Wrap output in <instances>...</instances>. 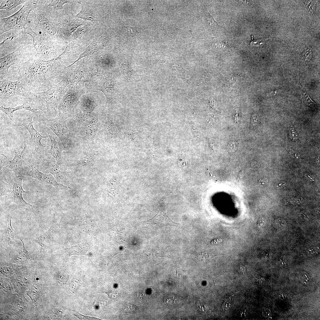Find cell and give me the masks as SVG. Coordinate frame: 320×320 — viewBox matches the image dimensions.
<instances>
[{
    "label": "cell",
    "mask_w": 320,
    "mask_h": 320,
    "mask_svg": "<svg viewBox=\"0 0 320 320\" xmlns=\"http://www.w3.org/2000/svg\"><path fill=\"white\" fill-rule=\"evenodd\" d=\"M68 51L66 48L57 57L48 60H43L35 55L15 68L34 92H43L63 79Z\"/></svg>",
    "instance_id": "obj_1"
},
{
    "label": "cell",
    "mask_w": 320,
    "mask_h": 320,
    "mask_svg": "<svg viewBox=\"0 0 320 320\" xmlns=\"http://www.w3.org/2000/svg\"><path fill=\"white\" fill-rule=\"evenodd\" d=\"M56 11L45 5L44 0H38L37 7L30 13L28 23L35 32L47 33L59 40L63 38L57 21Z\"/></svg>",
    "instance_id": "obj_2"
},
{
    "label": "cell",
    "mask_w": 320,
    "mask_h": 320,
    "mask_svg": "<svg viewBox=\"0 0 320 320\" xmlns=\"http://www.w3.org/2000/svg\"><path fill=\"white\" fill-rule=\"evenodd\" d=\"M28 34L32 38V45L36 52V55L44 60H48L56 57L58 49L55 39L47 33L35 32L28 23L23 31L22 34Z\"/></svg>",
    "instance_id": "obj_3"
},
{
    "label": "cell",
    "mask_w": 320,
    "mask_h": 320,
    "mask_svg": "<svg viewBox=\"0 0 320 320\" xmlns=\"http://www.w3.org/2000/svg\"><path fill=\"white\" fill-rule=\"evenodd\" d=\"M38 0H28L21 8L10 16L0 18V35L10 30L20 31L24 30L28 23L31 12L36 8Z\"/></svg>",
    "instance_id": "obj_4"
},
{
    "label": "cell",
    "mask_w": 320,
    "mask_h": 320,
    "mask_svg": "<svg viewBox=\"0 0 320 320\" xmlns=\"http://www.w3.org/2000/svg\"><path fill=\"white\" fill-rule=\"evenodd\" d=\"M32 45H21L13 51L1 57L0 59V77L1 80L8 78L10 73L8 71L12 65H16L25 63L36 55Z\"/></svg>",
    "instance_id": "obj_5"
},
{
    "label": "cell",
    "mask_w": 320,
    "mask_h": 320,
    "mask_svg": "<svg viewBox=\"0 0 320 320\" xmlns=\"http://www.w3.org/2000/svg\"><path fill=\"white\" fill-rule=\"evenodd\" d=\"M24 147L21 152H17L15 148V155L10 161L8 168L15 172L16 176L29 175L30 171L35 166L33 153L26 135L23 136Z\"/></svg>",
    "instance_id": "obj_6"
},
{
    "label": "cell",
    "mask_w": 320,
    "mask_h": 320,
    "mask_svg": "<svg viewBox=\"0 0 320 320\" xmlns=\"http://www.w3.org/2000/svg\"><path fill=\"white\" fill-rule=\"evenodd\" d=\"M37 93L34 92L20 77L15 81L9 80L8 78L0 80V100H7L14 96L32 98Z\"/></svg>",
    "instance_id": "obj_7"
},
{
    "label": "cell",
    "mask_w": 320,
    "mask_h": 320,
    "mask_svg": "<svg viewBox=\"0 0 320 320\" xmlns=\"http://www.w3.org/2000/svg\"><path fill=\"white\" fill-rule=\"evenodd\" d=\"M100 104L90 100L88 94L81 97L74 108V113L71 122L73 128L79 129L90 116L94 114V110Z\"/></svg>",
    "instance_id": "obj_8"
},
{
    "label": "cell",
    "mask_w": 320,
    "mask_h": 320,
    "mask_svg": "<svg viewBox=\"0 0 320 320\" xmlns=\"http://www.w3.org/2000/svg\"><path fill=\"white\" fill-rule=\"evenodd\" d=\"M66 119L58 115L52 119H48L43 116L41 118L42 123L57 136L65 147H68L71 144L70 131L67 127Z\"/></svg>",
    "instance_id": "obj_9"
},
{
    "label": "cell",
    "mask_w": 320,
    "mask_h": 320,
    "mask_svg": "<svg viewBox=\"0 0 320 320\" xmlns=\"http://www.w3.org/2000/svg\"><path fill=\"white\" fill-rule=\"evenodd\" d=\"M23 177L22 176H16L14 177V182L12 190L7 195L11 202L16 204L18 207L36 214H39L41 212L38 207L29 204L26 202L23 196V194L27 193L22 187Z\"/></svg>",
    "instance_id": "obj_10"
},
{
    "label": "cell",
    "mask_w": 320,
    "mask_h": 320,
    "mask_svg": "<svg viewBox=\"0 0 320 320\" xmlns=\"http://www.w3.org/2000/svg\"><path fill=\"white\" fill-rule=\"evenodd\" d=\"M80 95L77 90L70 88L61 99L57 107V115L66 119L69 117L79 101Z\"/></svg>",
    "instance_id": "obj_11"
},
{
    "label": "cell",
    "mask_w": 320,
    "mask_h": 320,
    "mask_svg": "<svg viewBox=\"0 0 320 320\" xmlns=\"http://www.w3.org/2000/svg\"><path fill=\"white\" fill-rule=\"evenodd\" d=\"M34 113H32L30 116L27 118L24 119L20 117V123L27 129L30 134L31 140L29 141V143L36 146L41 148L44 147L45 146L42 145L41 140L48 136H43L41 135L34 128L33 119L34 116Z\"/></svg>",
    "instance_id": "obj_12"
},
{
    "label": "cell",
    "mask_w": 320,
    "mask_h": 320,
    "mask_svg": "<svg viewBox=\"0 0 320 320\" xmlns=\"http://www.w3.org/2000/svg\"><path fill=\"white\" fill-rule=\"evenodd\" d=\"M165 208V207L164 205H161L158 214L151 219L144 222L143 223L151 225L159 228L167 226L178 227L179 224L174 222L167 216L166 213Z\"/></svg>",
    "instance_id": "obj_13"
},
{
    "label": "cell",
    "mask_w": 320,
    "mask_h": 320,
    "mask_svg": "<svg viewBox=\"0 0 320 320\" xmlns=\"http://www.w3.org/2000/svg\"><path fill=\"white\" fill-rule=\"evenodd\" d=\"M23 102V104L22 105L12 108L13 111L14 112L17 110H26L33 113L38 110H41L44 113L45 111V105L37 94L33 97H24Z\"/></svg>",
    "instance_id": "obj_14"
},
{
    "label": "cell",
    "mask_w": 320,
    "mask_h": 320,
    "mask_svg": "<svg viewBox=\"0 0 320 320\" xmlns=\"http://www.w3.org/2000/svg\"><path fill=\"white\" fill-rule=\"evenodd\" d=\"M29 175L36 179L42 183L52 185L57 189L65 187L64 186L58 183L52 175L41 172L35 166L30 171Z\"/></svg>",
    "instance_id": "obj_15"
},
{
    "label": "cell",
    "mask_w": 320,
    "mask_h": 320,
    "mask_svg": "<svg viewBox=\"0 0 320 320\" xmlns=\"http://www.w3.org/2000/svg\"><path fill=\"white\" fill-rule=\"evenodd\" d=\"M98 120L97 116L94 114L90 116L84 122L85 135L81 137L88 142L92 141L98 130Z\"/></svg>",
    "instance_id": "obj_16"
},
{
    "label": "cell",
    "mask_w": 320,
    "mask_h": 320,
    "mask_svg": "<svg viewBox=\"0 0 320 320\" xmlns=\"http://www.w3.org/2000/svg\"><path fill=\"white\" fill-rule=\"evenodd\" d=\"M12 218H10L8 222L7 227L1 233V244L6 250H8L13 248L15 245L14 241L15 232L11 224Z\"/></svg>",
    "instance_id": "obj_17"
},
{
    "label": "cell",
    "mask_w": 320,
    "mask_h": 320,
    "mask_svg": "<svg viewBox=\"0 0 320 320\" xmlns=\"http://www.w3.org/2000/svg\"><path fill=\"white\" fill-rule=\"evenodd\" d=\"M45 130L48 135L51 141V148L48 152L55 159L58 165L61 166L62 163L61 156V148L59 143L55 139L52 130L46 127Z\"/></svg>",
    "instance_id": "obj_18"
},
{
    "label": "cell",
    "mask_w": 320,
    "mask_h": 320,
    "mask_svg": "<svg viewBox=\"0 0 320 320\" xmlns=\"http://www.w3.org/2000/svg\"><path fill=\"white\" fill-rule=\"evenodd\" d=\"M105 41L106 40L102 37L93 41L87 47L85 51L80 55L76 60L71 65L67 66L66 68H70L83 57L88 56L96 52L104 45Z\"/></svg>",
    "instance_id": "obj_19"
},
{
    "label": "cell",
    "mask_w": 320,
    "mask_h": 320,
    "mask_svg": "<svg viewBox=\"0 0 320 320\" xmlns=\"http://www.w3.org/2000/svg\"><path fill=\"white\" fill-rule=\"evenodd\" d=\"M79 3L81 4V9L80 11L75 16V17L90 21L94 24H97L98 19L92 11L84 4V2L79 1Z\"/></svg>",
    "instance_id": "obj_20"
},
{
    "label": "cell",
    "mask_w": 320,
    "mask_h": 320,
    "mask_svg": "<svg viewBox=\"0 0 320 320\" xmlns=\"http://www.w3.org/2000/svg\"><path fill=\"white\" fill-rule=\"evenodd\" d=\"M97 154V151L88 145L84 151L81 157L79 164L83 166L91 165L94 161Z\"/></svg>",
    "instance_id": "obj_21"
},
{
    "label": "cell",
    "mask_w": 320,
    "mask_h": 320,
    "mask_svg": "<svg viewBox=\"0 0 320 320\" xmlns=\"http://www.w3.org/2000/svg\"><path fill=\"white\" fill-rule=\"evenodd\" d=\"M63 23L64 33L67 36H70L78 27L83 25L81 22L75 20L63 21Z\"/></svg>",
    "instance_id": "obj_22"
},
{
    "label": "cell",
    "mask_w": 320,
    "mask_h": 320,
    "mask_svg": "<svg viewBox=\"0 0 320 320\" xmlns=\"http://www.w3.org/2000/svg\"><path fill=\"white\" fill-rule=\"evenodd\" d=\"M28 0H0V9L8 11L13 10L18 6L24 4Z\"/></svg>",
    "instance_id": "obj_23"
},
{
    "label": "cell",
    "mask_w": 320,
    "mask_h": 320,
    "mask_svg": "<svg viewBox=\"0 0 320 320\" xmlns=\"http://www.w3.org/2000/svg\"><path fill=\"white\" fill-rule=\"evenodd\" d=\"M104 126L107 135L110 139L113 138L115 134V127L112 118L108 115L106 116Z\"/></svg>",
    "instance_id": "obj_24"
},
{
    "label": "cell",
    "mask_w": 320,
    "mask_h": 320,
    "mask_svg": "<svg viewBox=\"0 0 320 320\" xmlns=\"http://www.w3.org/2000/svg\"><path fill=\"white\" fill-rule=\"evenodd\" d=\"M72 1L71 0H44L45 5L50 7H52L54 9L57 11L62 9L63 6L65 4H71Z\"/></svg>",
    "instance_id": "obj_25"
},
{
    "label": "cell",
    "mask_w": 320,
    "mask_h": 320,
    "mask_svg": "<svg viewBox=\"0 0 320 320\" xmlns=\"http://www.w3.org/2000/svg\"><path fill=\"white\" fill-rule=\"evenodd\" d=\"M120 32L122 37L127 39L135 38L140 34L135 29L129 26H123Z\"/></svg>",
    "instance_id": "obj_26"
},
{
    "label": "cell",
    "mask_w": 320,
    "mask_h": 320,
    "mask_svg": "<svg viewBox=\"0 0 320 320\" xmlns=\"http://www.w3.org/2000/svg\"><path fill=\"white\" fill-rule=\"evenodd\" d=\"M203 12L206 17L207 25L209 28L212 30L218 31L221 29H224V28L218 24L207 11L204 10Z\"/></svg>",
    "instance_id": "obj_27"
},
{
    "label": "cell",
    "mask_w": 320,
    "mask_h": 320,
    "mask_svg": "<svg viewBox=\"0 0 320 320\" xmlns=\"http://www.w3.org/2000/svg\"><path fill=\"white\" fill-rule=\"evenodd\" d=\"M0 196L2 197L7 195V193L11 192L12 187L5 183L2 179H0Z\"/></svg>",
    "instance_id": "obj_28"
},
{
    "label": "cell",
    "mask_w": 320,
    "mask_h": 320,
    "mask_svg": "<svg viewBox=\"0 0 320 320\" xmlns=\"http://www.w3.org/2000/svg\"><path fill=\"white\" fill-rule=\"evenodd\" d=\"M118 183L114 180H111L108 184V191L111 195H116L118 191Z\"/></svg>",
    "instance_id": "obj_29"
},
{
    "label": "cell",
    "mask_w": 320,
    "mask_h": 320,
    "mask_svg": "<svg viewBox=\"0 0 320 320\" xmlns=\"http://www.w3.org/2000/svg\"><path fill=\"white\" fill-rule=\"evenodd\" d=\"M138 308L137 305L129 303H125L123 307L124 310L125 312L131 314L135 313Z\"/></svg>",
    "instance_id": "obj_30"
},
{
    "label": "cell",
    "mask_w": 320,
    "mask_h": 320,
    "mask_svg": "<svg viewBox=\"0 0 320 320\" xmlns=\"http://www.w3.org/2000/svg\"><path fill=\"white\" fill-rule=\"evenodd\" d=\"M89 30L87 26L81 27L78 28L74 33V36L76 38H79L84 35Z\"/></svg>",
    "instance_id": "obj_31"
},
{
    "label": "cell",
    "mask_w": 320,
    "mask_h": 320,
    "mask_svg": "<svg viewBox=\"0 0 320 320\" xmlns=\"http://www.w3.org/2000/svg\"><path fill=\"white\" fill-rule=\"evenodd\" d=\"M178 298L176 295L170 294L166 295L164 298V303L167 304H173L178 300Z\"/></svg>",
    "instance_id": "obj_32"
},
{
    "label": "cell",
    "mask_w": 320,
    "mask_h": 320,
    "mask_svg": "<svg viewBox=\"0 0 320 320\" xmlns=\"http://www.w3.org/2000/svg\"><path fill=\"white\" fill-rule=\"evenodd\" d=\"M0 156V169L6 167H8L11 160L3 154H1Z\"/></svg>",
    "instance_id": "obj_33"
},
{
    "label": "cell",
    "mask_w": 320,
    "mask_h": 320,
    "mask_svg": "<svg viewBox=\"0 0 320 320\" xmlns=\"http://www.w3.org/2000/svg\"><path fill=\"white\" fill-rule=\"evenodd\" d=\"M299 279L303 284H307L310 282L311 278L308 273L305 272H303L300 274Z\"/></svg>",
    "instance_id": "obj_34"
},
{
    "label": "cell",
    "mask_w": 320,
    "mask_h": 320,
    "mask_svg": "<svg viewBox=\"0 0 320 320\" xmlns=\"http://www.w3.org/2000/svg\"><path fill=\"white\" fill-rule=\"evenodd\" d=\"M303 97L305 104L311 107L316 106V104L312 100L307 93L305 92L303 95Z\"/></svg>",
    "instance_id": "obj_35"
},
{
    "label": "cell",
    "mask_w": 320,
    "mask_h": 320,
    "mask_svg": "<svg viewBox=\"0 0 320 320\" xmlns=\"http://www.w3.org/2000/svg\"><path fill=\"white\" fill-rule=\"evenodd\" d=\"M212 257V256L210 254L207 252H203L199 255V258L203 262H207L209 261Z\"/></svg>",
    "instance_id": "obj_36"
},
{
    "label": "cell",
    "mask_w": 320,
    "mask_h": 320,
    "mask_svg": "<svg viewBox=\"0 0 320 320\" xmlns=\"http://www.w3.org/2000/svg\"><path fill=\"white\" fill-rule=\"evenodd\" d=\"M74 314L80 320H100L95 317L84 316L77 312H74Z\"/></svg>",
    "instance_id": "obj_37"
},
{
    "label": "cell",
    "mask_w": 320,
    "mask_h": 320,
    "mask_svg": "<svg viewBox=\"0 0 320 320\" xmlns=\"http://www.w3.org/2000/svg\"><path fill=\"white\" fill-rule=\"evenodd\" d=\"M4 129L2 126H0V146L4 147L5 146V138L4 134Z\"/></svg>",
    "instance_id": "obj_38"
},
{
    "label": "cell",
    "mask_w": 320,
    "mask_h": 320,
    "mask_svg": "<svg viewBox=\"0 0 320 320\" xmlns=\"http://www.w3.org/2000/svg\"><path fill=\"white\" fill-rule=\"evenodd\" d=\"M309 47L304 52V57L305 60H309L312 57V48Z\"/></svg>",
    "instance_id": "obj_39"
},
{
    "label": "cell",
    "mask_w": 320,
    "mask_h": 320,
    "mask_svg": "<svg viewBox=\"0 0 320 320\" xmlns=\"http://www.w3.org/2000/svg\"><path fill=\"white\" fill-rule=\"evenodd\" d=\"M107 293L108 295L109 298L111 299H114L117 298L119 296V293L117 291H110L108 292Z\"/></svg>",
    "instance_id": "obj_40"
},
{
    "label": "cell",
    "mask_w": 320,
    "mask_h": 320,
    "mask_svg": "<svg viewBox=\"0 0 320 320\" xmlns=\"http://www.w3.org/2000/svg\"><path fill=\"white\" fill-rule=\"evenodd\" d=\"M265 39H258L252 41L251 43L252 46H262L265 42Z\"/></svg>",
    "instance_id": "obj_41"
},
{
    "label": "cell",
    "mask_w": 320,
    "mask_h": 320,
    "mask_svg": "<svg viewBox=\"0 0 320 320\" xmlns=\"http://www.w3.org/2000/svg\"><path fill=\"white\" fill-rule=\"evenodd\" d=\"M289 135L291 139L292 140H295L297 139V133L292 129H291L289 131Z\"/></svg>",
    "instance_id": "obj_42"
},
{
    "label": "cell",
    "mask_w": 320,
    "mask_h": 320,
    "mask_svg": "<svg viewBox=\"0 0 320 320\" xmlns=\"http://www.w3.org/2000/svg\"><path fill=\"white\" fill-rule=\"evenodd\" d=\"M135 296L138 299L142 300L144 298L145 296V295L143 292L139 291L135 293Z\"/></svg>",
    "instance_id": "obj_43"
},
{
    "label": "cell",
    "mask_w": 320,
    "mask_h": 320,
    "mask_svg": "<svg viewBox=\"0 0 320 320\" xmlns=\"http://www.w3.org/2000/svg\"><path fill=\"white\" fill-rule=\"evenodd\" d=\"M238 271L240 274H244L245 273V269L244 266L241 265L238 268Z\"/></svg>",
    "instance_id": "obj_44"
},
{
    "label": "cell",
    "mask_w": 320,
    "mask_h": 320,
    "mask_svg": "<svg viewBox=\"0 0 320 320\" xmlns=\"http://www.w3.org/2000/svg\"><path fill=\"white\" fill-rule=\"evenodd\" d=\"M264 314H265V316L268 318V319L270 318L271 316V313L270 311L268 309H265L264 310Z\"/></svg>",
    "instance_id": "obj_45"
},
{
    "label": "cell",
    "mask_w": 320,
    "mask_h": 320,
    "mask_svg": "<svg viewBox=\"0 0 320 320\" xmlns=\"http://www.w3.org/2000/svg\"><path fill=\"white\" fill-rule=\"evenodd\" d=\"M263 219L262 218H259L258 221L257 225L258 226L260 227L262 226L263 224L264 221Z\"/></svg>",
    "instance_id": "obj_46"
},
{
    "label": "cell",
    "mask_w": 320,
    "mask_h": 320,
    "mask_svg": "<svg viewBox=\"0 0 320 320\" xmlns=\"http://www.w3.org/2000/svg\"><path fill=\"white\" fill-rule=\"evenodd\" d=\"M286 182L284 181H281L279 182V183H277L276 185V188H278L281 187V186H283L285 184Z\"/></svg>",
    "instance_id": "obj_47"
},
{
    "label": "cell",
    "mask_w": 320,
    "mask_h": 320,
    "mask_svg": "<svg viewBox=\"0 0 320 320\" xmlns=\"http://www.w3.org/2000/svg\"><path fill=\"white\" fill-rule=\"evenodd\" d=\"M280 262L281 265L283 266H284L286 264V260L283 257H281L280 258Z\"/></svg>",
    "instance_id": "obj_48"
},
{
    "label": "cell",
    "mask_w": 320,
    "mask_h": 320,
    "mask_svg": "<svg viewBox=\"0 0 320 320\" xmlns=\"http://www.w3.org/2000/svg\"><path fill=\"white\" fill-rule=\"evenodd\" d=\"M222 240L221 239H217L211 241V243L212 244H217L219 242H220Z\"/></svg>",
    "instance_id": "obj_49"
},
{
    "label": "cell",
    "mask_w": 320,
    "mask_h": 320,
    "mask_svg": "<svg viewBox=\"0 0 320 320\" xmlns=\"http://www.w3.org/2000/svg\"><path fill=\"white\" fill-rule=\"evenodd\" d=\"M301 216L303 218H308L307 216L305 214L303 213H300Z\"/></svg>",
    "instance_id": "obj_50"
},
{
    "label": "cell",
    "mask_w": 320,
    "mask_h": 320,
    "mask_svg": "<svg viewBox=\"0 0 320 320\" xmlns=\"http://www.w3.org/2000/svg\"><path fill=\"white\" fill-rule=\"evenodd\" d=\"M277 222V223H278V224L279 225H281L282 224H283V222L281 220H281H278V221Z\"/></svg>",
    "instance_id": "obj_51"
}]
</instances>
